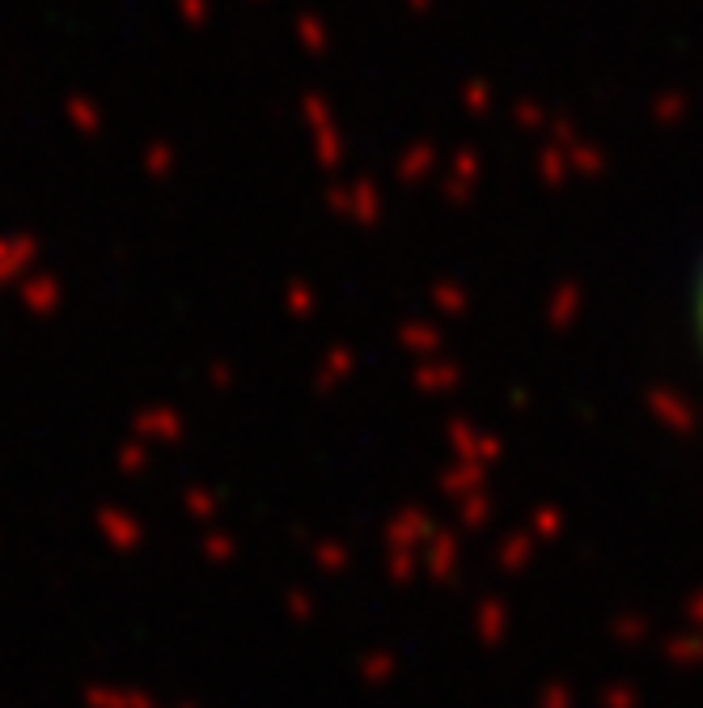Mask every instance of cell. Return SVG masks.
Instances as JSON below:
<instances>
[{
    "label": "cell",
    "mask_w": 703,
    "mask_h": 708,
    "mask_svg": "<svg viewBox=\"0 0 703 708\" xmlns=\"http://www.w3.org/2000/svg\"><path fill=\"white\" fill-rule=\"evenodd\" d=\"M695 319H700V340H703V276H700V293H695Z\"/></svg>",
    "instance_id": "1"
}]
</instances>
